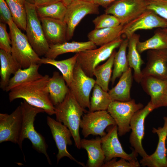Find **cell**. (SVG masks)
<instances>
[{
  "mask_svg": "<svg viewBox=\"0 0 167 167\" xmlns=\"http://www.w3.org/2000/svg\"><path fill=\"white\" fill-rule=\"evenodd\" d=\"M128 41L127 38L123 40L118 51L115 54L113 62L114 68L111 79L112 84L116 79L127 71L129 67L126 54Z\"/></svg>",
  "mask_w": 167,
  "mask_h": 167,
  "instance_id": "f546056e",
  "label": "cell"
},
{
  "mask_svg": "<svg viewBox=\"0 0 167 167\" xmlns=\"http://www.w3.org/2000/svg\"><path fill=\"white\" fill-rule=\"evenodd\" d=\"M147 10L145 0H117L106 8L105 12L116 17L124 25Z\"/></svg>",
  "mask_w": 167,
  "mask_h": 167,
  "instance_id": "30bf717a",
  "label": "cell"
},
{
  "mask_svg": "<svg viewBox=\"0 0 167 167\" xmlns=\"http://www.w3.org/2000/svg\"><path fill=\"white\" fill-rule=\"evenodd\" d=\"M25 1L28 3L32 4H34V0H25Z\"/></svg>",
  "mask_w": 167,
  "mask_h": 167,
  "instance_id": "f6af8a7d",
  "label": "cell"
},
{
  "mask_svg": "<svg viewBox=\"0 0 167 167\" xmlns=\"http://www.w3.org/2000/svg\"><path fill=\"white\" fill-rule=\"evenodd\" d=\"M61 1L67 6L73 1V0H61Z\"/></svg>",
  "mask_w": 167,
  "mask_h": 167,
  "instance_id": "ee69618b",
  "label": "cell"
},
{
  "mask_svg": "<svg viewBox=\"0 0 167 167\" xmlns=\"http://www.w3.org/2000/svg\"><path fill=\"white\" fill-rule=\"evenodd\" d=\"M117 0H94L93 2L106 8Z\"/></svg>",
  "mask_w": 167,
  "mask_h": 167,
  "instance_id": "60d3db41",
  "label": "cell"
},
{
  "mask_svg": "<svg viewBox=\"0 0 167 167\" xmlns=\"http://www.w3.org/2000/svg\"><path fill=\"white\" fill-rule=\"evenodd\" d=\"M166 144H167V137H166ZM167 148V150H166V160L167 161V148Z\"/></svg>",
  "mask_w": 167,
  "mask_h": 167,
  "instance_id": "7dc6e473",
  "label": "cell"
},
{
  "mask_svg": "<svg viewBox=\"0 0 167 167\" xmlns=\"http://www.w3.org/2000/svg\"><path fill=\"white\" fill-rule=\"evenodd\" d=\"M40 18H49L64 21L67 6L62 1L49 5L36 6Z\"/></svg>",
  "mask_w": 167,
  "mask_h": 167,
  "instance_id": "836d02e7",
  "label": "cell"
},
{
  "mask_svg": "<svg viewBox=\"0 0 167 167\" xmlns=\"http://www.w3.org/2000/svg\"><path fill=\"white\" fill-rule=\"evenodd\" d=\"M27 23L25 31L28 41L40 57L45 56L49 50V44L46 39L36 6L25 2Z\"/></svg>",
  "mask_w": 167,
  "mask_h": 167,
  "instance_id": "5b68a950",
  "label": "cell"
},
{
  "mask_svg": "<svg viewBox=\"0 0 167 167\" xmlns=\"http://www.w3.org/2000/svg\"><path fill=\"white\" fill-rule=\"evenodd\" d=\"M164 31H165L167 33V29H165Z\"/></svg>",
  "mask_w": 167,
  "mask_h": 167,
  "instance_id": "681fc988",
  "label": "cell"
},
{
  "mask_svg": "<svg viewBox=\"0 0 167 167\" xmlns=\"http://www.w3.org/2000/svg\"><path fill=\"white\" fill-rule=\"evenodd\" d=\"M99 5L93 2L73 1L67 6L64 21L67 26V41L73 37L75 29L81 20L88 14H98Z\"/></svg>",
  "mask_w": 167,
  "mask_h": 167,
  "instance_id": "9c48e42d",
  "label": "cell"
},
{
  "mask_svg": "<svg viewBox=\"0 0 167 167\" xmlns=\"http://www.w3.org/2000/svg\"><path fill=\"white\" fill-rule=\"evenodd\" d=\"M40 65L34 64L27 68H19L10 78L5 91L9 92L17 86L41 78L43 75L38 71Z\"/></svg>",
  "mask_w": 167,
  "mask_h": 167,
  "instance_id": "d4e9b609",
  "label": "cell"
},
{
  "mask_svg": "<svg viewBox=\"0 0 167 167\" xmlns=\"http://www.w3.org/2000/svg\"><path fill=\"white\" fill-rule=\"evenodd\" d=\"M55 107L56 120L69 129L75 146L80 149L81 120L84 113L88 112L79 104L70 90L63 101Z\"/></svg>",
  "mask_w": 167,
  "mask_h": 167,
  "instance_id": "7a4b0ae2",
  "label": "cell"
},
{
  "mask_svg": "<svg viewBox=\"0 0 167 167\" xmlns=\"http://www.w3.org/2000/svg\"><path fill=\"white\" fill-rule=\"evenodd\" d=\"M162 106H167V96L165 95L162 99L157 106V108Z\"/></svg>",
  "mask_w": 167,
  "mask_h": 167,
  "instance_id": "7bdbcfd3",
  "label": "cell"
},
{
  "mask_svg": "<svg viewBox=\"0 0 167 167\" xmlns=\"http://www.w3.org/2000/svg\"><path fill=\"white\" fill-rule=\"evenodd\" d=\"M115 125V120L107 110H100L84 114L80 127L84 138L90 135L102 137L106 134L105 130L107 127Z\"/></svg>",
  "mask_w": 167,
  "mask_h": 167,
  "instance_id": "ba28073f",
  "label": "cell"
},
{
  "mask_svg": "<svg viewBox=\"0 0 167 167\" xmlns=\"http://www.w3.org/2000/svg\"><path fill=\"white\" fill-rule=\"evenodd\" d=\"M92 22L95 29L114 27L121 24L120 21L116 17L105 13L96 17Z\"/></svg>",
  "mask_w": 167,
  "mask_h": 167,
  "instance_id": "d590c367",
  "label": "cell"
},
{
  "mask_svg": "<svg viewBox=\"0 0 167 167\" xmlns=\"http://www.w3.org/2000/svg\"><path fill=\"white\" fill-rule=\"evenodd\" d=\"M116 52L114 50L107 60L104 63L96 66L93 72L94 76L96 78V84L107 92L109 90V84L111 78L112 68Z\"/></svg>",
  "mask_w": 167,
  "mask_h": 167,
  "instance_id": "4dcf8cb0",
  "label": "cell"
},
{
  "mask_svg": "<svg viewBox=\"0 0 167 167\" xmlns=\"http://www.w3.org/2000/svg\"><path fill=\"white\" fill-rule=\"evenodd\" d=\"M39 19L45 38L49 44L66 41L67 26L64 21L49 18Z\"/></svg>",
  "mask_w": 167,
  "mask_h": 167,
  "instance_id": "d6986e66",
  "label": "cell"
},
{
  "mask_svg": "<svg viewBox=\"0 0 167 167\" xmlns=\"http://www.w3.org/2000/svg\"><path fill=\"white\" fill-rule=\"evenodd\" d=\"M80 148L85 149L87 152L88 160L87 166L88 167H101L105 162V156L101 147V138L95 139H81Z\"/></svg>",
  "mask_w": 167,
  "mask_h": 167,
  "instance_id": "44dd1931",
  "label": "cell"
},
{
  "mask_svg": "<svg viewBox=\"0 0 167 167\" xmlns=\"http://www.w3.org/2000/svg\"><path fill=\"white\" fill-rule=\"evenodd\" d=\"M143 107V104L136 103L134 99L127 101H113L110 104L107 110L115 122L119 136L130 131V123L132 116Z\"/></svg>",
  "mask_w": 167,
  "mask_h": 167,
  "instance_id": "52a82bcc",
  "label": "cell"
},
{
  "mask_svg": "<svg viewBox=\"0 0 167 167\" xmlns=\"http://www.w3.org/2000/svg\"><path fill=\"white\" fill-rule=\"evenodd\" d=\"M140 83L146 93L151 97L150 101L155 109L165 95L167 80L152 76L144 77Z\"/></svg>",
  "mask_w": 167,
  "mask_h": 167,
  "instance_id": "7402d4cb",
  "label": "cell"
},
{
  "mask_svg": "<svg viewBox=\"0 0 167 167\" xmlns=\"http://www.w3.org/2000/svg\"><path fill=\"white\" fill-rule=\"evenodd\" d=\"M47 122L58 149V152L56 156L57 163L62 158L67 157L78 164L85 167L84 163L77 161L67 149V145H71L72 144L71 139L72 135L69 129L62 123L49 116L47 117Z\"/></svg>",
  "mask_w": 167,
  "mask_h": 167,
  "instance_id": "5bb4252c",
  "label": "cell"
},
{
  "mask_svg": "<svg viewBox=\"0 0 167 167\" xmlns=\"http://www.w3.org/2000/svg\"><path fill=\"white\" fill-rule=\"evenodd\" d=\"M96 80L87 76L76 63L69 88L79 104L84 109L90 107V94Z\"/></svg>",
  "mask_w": 167,
  "mask_h": 167,
  "instance_id": "8fae6325",
  "label": "cell"
},
{
  "mask_svg": "<svg viewBox=\"0 0 167 167\" xmlns=\"http://www.w3.org/2000/svg\"><path fill=\"white\" fill-rule=\"evenodd\" d=\"M0 87L5 91L11 75L14 74L20 68L11 53L0 49Z\"/></svg>",
  "mask_w": 167,
  "mask_h": 167,
  "instance_id": "4316f807",
  "label": "cell"
},
{
  "mask_svg": "<svg viewBox=\"0 0 167 167\" xmlns=\"http://www.w3.org/2000/svg\"></svg>",
  "mask_w": 167,
  "mask_h": 167,
  "instance_id": "f907efd6",
  "label": "cell"
},
{
  "mask_svg": "<svg viewBox=\"0 0 167 167\" xmlns=\"http://www.w3.org/2000/svg\"><path fill=\"white\" fill-rule=\"evenodd\" d=\"M97 46L92 42H65L62 43L49 44V47L45 57L55 59L58 56L68 53H76L84 50L94 49Z\"/></svg>",
  "mask_w": 167,
  "mask_h": 167,
  "instance_id": "ffe728a7",
  "label": "cell"
},
{
  "mask_svg": "<svg viewBox=\"0 0 167 167\" xmlns=\"http://www.w3.org/2000/svg\"><path fill=\"white\" fill-rule=\"evenodd\" d=\"M123 39L121 36L107 44L95 48L76 53L77 63L88 76L92 77L95 68L100 63L108 59Z\"/></svg>",
  "mask_w": 167,
  "mask_h": 167,
  "instance_id": "8992f818",
  "label": "cell"
},
{
  "mask_svg": "<svg viewBox=\"0 0 167 167\" xmlns=\"http://www.w3.org/2000/svg\"><path fill=\"white\" fill-rule=\"evenodd\" d=\"M6 24L0 23V49L11 53V41L7 32Z\"/></svg>",
  "mask_w": 167,
  "mask_h": 167,
  "instance_id": "74e56055",
  "label": "cell"
},
{
  "mask_svg": "<svg viewBox=\"0 0 167 167\" xmlns=\"http://www.w3.org/2000/svg\"><path fill=\"white\" fill-rule=\"evenodd\" d=\"M36 6L46 5L61 1V0H34Z\"/></svg>",
  "mask_w": 167,
  "mask_h": 167,
  "instance_id": "b9f144b4",
  "label": "cell"
},
{
  "mask_svg": "<svg viewBox=\"0 0 167 167\" xmlns=\"http://www.w3.org/2000/svg\"><path fill=\"white\" fill-rule=\"evenodd\" d=\"M166 49L167 38L164 34L158 32H156L152 36L145 41H139L137 45V49L140 54L147 50Z\"/></svg>",
  "mask_w": 167,
  "mask_h": 167,
  "instance_id": "e575fe53",
  "label": "cell"
},
{
  "mask_svg": "<svg viewBox=\"0 0 167 167\" xmlns=\"http://www.w3.org/2000/svg\"><path fill=\"white\" fill-rule=\"evenodd\" d=\"M147 10L167 20V0H145Z\"/></svg>",
  "mask_w": 167,
  "mask_h": 167,
  "instance_id": "8d00e7d4",
  "label": "cell"
},
{
  "mask_svg": "<svg viewBox=\"0 0 167 167\" xmlns=\"http://www.w3.org/2000/svg\"><path fill=\"white\" fill-rule=\"evenodd\" d=\"M8 26L11 41V53L20 68L24 69L32 64H39L41 58L33 49L26 35L14 22Z\"/></svg>",
  "mask_w": 167,
  "mask_h": 167,
  "instance_id": "277c9868",
  "label": "cell"
},
{
  "mask_svg": "<svg viewBox=\"0 0 167 167\" xmlns=\"http://www.w3.org/2000/svg\"><path fill=\"white\" fill-rule=\"evenodd\" d=\"M165 95L167 96V87L165 92Z\"/></svg>",
  "mask_w": 167,
  "mask_h": 167,
  "instance_id": "c3c4849f",
  "label": "cell"
},
{
  "mask_svg": "<svg viewBox=\"0 0 167 167\" xmlns=\"http://www.w3.org/2000/svg\"><path fill=\"white\" fill-rule=\"evenodd\" d=\"M0 20L8 26L14 22L11 12L5 0H0Z\"/></svg>",
  "mask_w": 167,
  "mask_h": 167,
  "instance_id": "ab89813d",
  "label": "cell"
},
{
  "mask_svg": "<svg viewBox=\"0 0 167 167\" xmlns=\"http://www.w3.org/2000/svg\"><path fill=\"white\" fill-rule=\"evenodd\" d=\"M11 12L13 21L20 29L25 31L27 14L25 0H5Z\"/></svg>",
  "mask_w": 167,
  "mask_h": 167,
  "instance_id": "d6a6232c",
  "label": "cell"
},
{
  "mask_svg": "<svg viewBox=\"0 0 167 167\" xmlns=\"http://www.w3.org/2000/svg\"><path fill=\"white\" fill-rule=\"evenodd\" d=\"M139 37V35L135 33L128 39V52L127 55L129 66L134 71V79L139 83H140L143 78L141 67L144 63L137 49Z\"/></svg>",
  "mask_w": 167,
  "mask_h": 167,
  "instance_id": "cb8c5ba5",
  "label": "cell"
},
{
  "mask_svg": "<svg viewBox=\"0 0 167 167\" xmlns=\"http://www.w3.org/2000/svg\"><path fill=\"white\" fill-rule=\"evenodd\" d=\"M50 77L45 75L41 78L17 86L9 92V101L22 99L30 105L43 109L51 115L55 113V107L49 96L48 85Z\"/></svg>",
  "mask_w": 167,
  "mask_h": 167,
  "instance_id": "6da1fadb",
  "label": "cell"
},
{
  "mask_svg": "<svg viewBox=\"0 0 167 167\" xmlns=\"http://www.w3.org/2000/svg\"><path fill=\"white\" fill-rule=\"evenodd\" d=\"M164 124L162 127H153L152 132L157 134L158 143L155 152L152 155L142 158L140 164L143 166L167 167L166 158L167 148L166 141L167 137V115L163 118Z\"/></svg>",
  "mask_w": 167,
  "mask_h": 167,
  "instance_id": "e0dca14e",
  "label": "cell"
},
{
  "mask_svg": "<svg viewBox=\"0 0 167 167\" xmlns=\"http://www.w3.org/2000/svg\"><path fill=\"white\" fill-rule=\"evenodd\" d=\"M22 123L20 105L10 114L0 113V143L10 141L18 143Z\"/></svg>",
  "mask_w": 167,
  "mask_h": 167,
  "instance_id": "9a60e30c",
  "label": "cell"
},
{
  "mask_svg": "<svg viewBox=\"0 0 167 167\" xmlns=\"http://www.w3.org/2000/svg\"><path fill=\"white\" fill-rule=\"evenodd\" d=\"M77 54L76 53L71 57L60 61L45 57L41 58L39 64H50L56 67L61 73L69 88L72 79L74 68L77 63Z\"/></svg>",
  "mask_w": 167,
  "mask_h": 167,
  "instance_id": "f1b7e54d",
  "label": "cell"
},
{
  "mask_svg": "<svg viewBox=\"0 0 167 167\" xmlns=\"http://www.w3.org/2000/svg\"><path fill=\"white\" fill-rule=\"evenodd\" d=\"M167 28V20L153 11L147 10L137 17L123 25L121 34L128 39L139 30Z\"/></svg>",
  "mask_w": 167,
  "mask_h": 167,
  "instance_id": "2e32d148",
  "label": "cell"
},
{
  "mask_svg": "<svg viewBox=\"0 0 167 167\" xmlns=\"http://www.w3.org/2000/svg\"><path fill=\"white\" fill-rule=\"evenodd\" d=\"M113 101L108 92L96 84L92 89L89 111L107 110Z\"/></svg>",
  "mask_w": 167,
  "mask_h": 167,
  "instance_id": "1f68e13d",
  "label": "cell"
},
{
  "mask_svg": "<svg viewBox=\"0 0 167 167\" xmlns=\"http://www.w3.org/2000/svg\"><path fill=\"white\" fill-rule=\"evenodd\" d=\"M116 158H113L105 162L102 167H139L141 166L138 161H129L123 158L118 161H116Z\"/></svg>",
  "mask_w": 167,
  "mask_h": 167,
  "instance_id": "f35d334b",
  "label": "cell"
},
{
  "mask_svg": "<svg viewBox=\"0 0 167 167\" xmlns=\"http://www.w3.org/2000/svg\"><path fill=\"white\" fill-rule=\"evenodd\" d=\"M117 125L111 126L108 129L107 133L101 137V147L105 157V162L113 158H123L129 161H137L138 154L133 149L130 154L123 150L118 138Z\"/></svg>",
  "mask_w": 167,
  "mask_h": 167,
  "instance_id": "4fadbf2b",
  "label": "cell"
},
{
  "mask_svg": "<svg viewBox=\"0 0 167 167\" xmlns=\"http://www.w3.org/2000/svg\"><path fill=\"white\" fill-rule=\"evenodd\" d=\"M93 0H73V1H86V2H93Z\"/></svg>",
  "mask_w": 167,
  "mask_h": 167,
  "instance_id": "bcb514c9",
  "label": "cell"
},
{
  "mask_svg": "<svg viewBox=\"0 0 167 167\" xmlns=\"http://www.w3.org/2000/svg\"><path fill=\"white\" fill-rule=\"evenodd\" d=\"M20 105L22 114V123L18 145L22 151L23 141L25 139H28L31 142L33 148L38 152L44 154L49 163L51 164L47 153L48 146L45 139L35 130L34 125L36 115L39 113L44 112V110L30 105L24 100Z\"/></svg>",
  "mask_w": 167,
  "mask_h": 167,
  "instance_id": "3957f363",
  "label": "cell"
},
{
  "mask_svg": "<svg viewBox=\"0 0 167 167\" xmlns=\"http://www.w3.org/2000/svg\"><path fill=\"white\" fill-rule=\"evenodd\" d=\"M154 106L150 101L143 108L136 112L132 116L130 123L131 132L129 142L134 151L142 158L149 155L144 150L142 141L144 135V121L147 117L154 109Z\"/></svg>",
  "mask_w": 167,
  "mask_h": 167,
  "instance_id": "7c38bea8",
  "label": "cell"
},
{
  "mask_svg": "<svg viewBox=\"0 0 167 167\" xmlns=\"http://www.w3.org/2000/svg\"><path fill=\"white\" fill-rule=\"evenodd\" d=\"M123 25L101 29H94L88 33V37L96 46H101L109 43L121 36Z\"/></svg>",
  "mask_w": 167,
  "mask_h": 167,
  "instance_id": "83f0119b",
  "label": "cell"
},
{
  "mask_svg": "<svg viewBox=\"0 0 167 167\" xmlns=\"http://www.w3.org/2000/svg\"><path fill=\"white\" fill-rule=\"evenodd\" d=\"M62 75L54 72L50 77L48 87L50 99L54 106L62 102L70 91Z\"/></svg>",
  "mask_w": 167,
  "mask_h": 167,
  "instance_id": "603a6c76",
  "label": "cell"
},
{
  "mask_svg": "<svg viewBox=\"0 0 167 167\" xmlns=\"http://www.w3.org/2000/svg\"><path fill=\"white\" fill-rule=\"evenodd\" d=\"M131 68L123 73L116 85L109 90L108 93L113 101H127L131 100L130 90L132 82Z\"/></svg>",
  "mask_w": 167,
  "mask_h": 167,
  "instance_id": "484cf974",
  "label": "cell"
},
{
  "mask_svg": "<svg viewBox=\"0 0 167 167\" xmlns=\"http://www.w3.org/2000/svg\"><path fill=\"white\" fill-rule=\"evenodd\" d=\"M148 54L146 66L142 71L143 77L152 76L167 80V51L151 50Z\"/></svg>",
  "mask_w": 167,
  "mask_h": 167,
  "instance_id": "ac0fdd59",
  "label": "cell"
}]
</instances>
